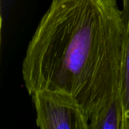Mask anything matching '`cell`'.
Listing matches in <instances>:
<instances>
[{
    "label": "cell",
    "instance_id": "5",
    "mask_svg": "<svg viewBox=\"0 0 129 129\" xmlns=\"http://www.w3.org/2000/svg\"><path fill=\"white\" fill-rule=\"evenodd\" d=\"M123 18L126 29L128 28L129 24V0H123Z\"/></svg>",
    "mask_w": 129,
    "mask_h": 129
},
{
    "label": "cell",
    "instance_id": "4",
    "mask_svg": "<svg viewBox=\"0 0 129 129\" xmlns=\"http://www.w3.org/2000/svg\"><path fill=\"white\" fill-rule=\"evenodd\" d=\"M119 95L123 112L122 129H129V24L123 51Z\"/></svg>",
    "mask_w": 129,
    "mask_h": 129
},
{
    "label": "cell",
    "instance_id": "3",
    "mask_svg": "<svg viewBox=\"0 0 129 129\" xmlns=\"http://www.w3.org/2000/svg\"><path fill=\"white\" fill-rule=\"evenodd\" d=\"M123 107L119 94L89 119V129H122Z\"/></svg>",
    "mask_w": 129,
    "mask_h": 129
},
{
    "label": "cell",
    "instance_id": "2",
    "mask_svg": "<svg viewBox=\"0 0 129 129\" xmlns=\"http://www.w3.org/2000/svg\"><path fill=\"white\" fill-rule=\"evenodd\" d=\"M31 96L39 128L89 129V117L73 96L50 89L37 90Z\"/></svg>",
    "mask_w": 129,
    "mask_h": 129
},
{
    "label": "cell",
    "instance_id": "1",
    "mask_svg": "<svg viewBox=\"0 0 129 129\" xmlns=\"http://www.w3.org/2000/svg\"><path fill=\"white\" fill-rule=\"evenodd\" d=\"M127 31L118 0H52L23 62L28 93H68L90 119L119 94Z\"/></svg>",
    "mask_w": 129,
    "mask_h": 129
}]
</instances>
